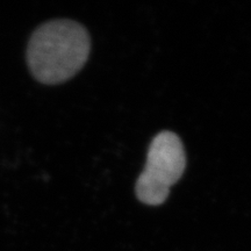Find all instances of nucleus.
<instances>
[{"mask_svg": "<svg viewBox=\"0 0 251 251\" xmlns=\"http://www.w3.org/2000/svg\"><path fill=\"white\" fill-rule=\"evenodd\" d=\"M91 51L86 28L69 19L41 25L31 35L27 61L33 76L43 84L70 79L85 65Z\"/></svg>", "mask_w": 251, "mask_h": 251, "instance_id": "f257e3e1", "label": "nucleus"}, {"mask_svg": "<svg viewBox=\"0 0 251 251\" xmlns=\"http://www.w3.org/2000/svg\"><path fill=\"white\" fill-rule=\"evenodd\" d=\"M185 168L186 153L179 136L169 130L158 133L150 143L146 166L135 184L137 199L146 205H162Z\"/></svg>", "mask_w": 251, "mask_h": 251, "instance_id": "f03ea898", "label": "nucleus"}]
</instances>
